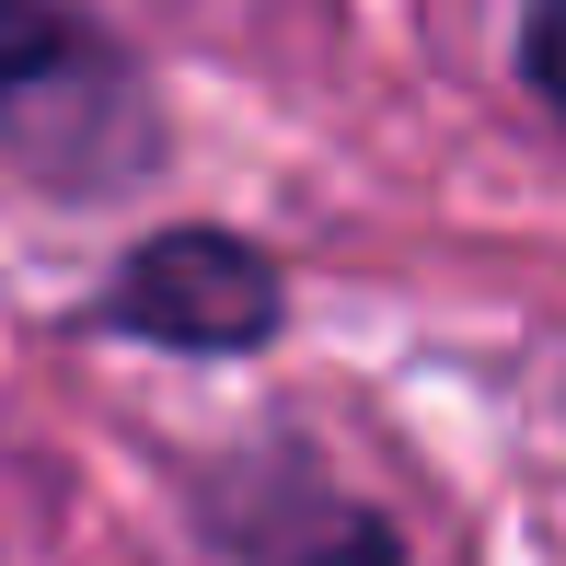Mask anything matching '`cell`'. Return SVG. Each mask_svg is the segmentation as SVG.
<instances>
[{
    "mask_svg": "<svg viewBox=\"0 0 566 566\" xmlns=\"http://www.w3.org/2000/svg\"><path fill=\"white\" fill-rule=\"evenodd\" d=\"M93 336H127V347H174V358H254L290 324V277L277 254H254L243 231L220 220H174L150 243H127V266L93 290Z\"/></svg>",
    "mask_w": 566,
    "mask_h": 566,
    "instance_id": "1",
    "label": "cell"
},
{
    "mask_svg": "<svg viewBox=\"0 0 566 566\" xmlns=\"http://www.w3.org/2000/svg\"><path fill=\"white\" fill-rule=\"evenodd\" d=\"M82 82H105V46L70 0H0V116L70 105Z\"/></svg>",
    "mask_w": 566,
    "mask_h": 566,
    "instance_id": "2",
    "label": "cell"
},
{
    "mask_svg": "<svg viewBox=\"0 0 566 566\" xmlns=\"http://www.w3.org/2000/svg\"><path fill=\"white\" fill-rule=\"evenodd\" d=\"M277 566H405V544H394V521H381V509H313V521H301V544L277 555Z\"/></svg>",
    "mask_w": 566,
    "mask_h": 566,
    "instance_id": "3",
    "label": "cell"
},
{
    "mask_svg": "<svg viewBox=\"0 0 566 566\" xmlns=\"http://www.w3.org/2000/svg\"><path fill=\"white\" fill-rule=\"evenodd\" d=\"M521 82L544 93V116L566 127V0H521Z\"/></svg>",
    "mask_w": 566,
    "mask_h": 566,
    "instance_id": "4",
    "label": "cell"
}]
</instances>
